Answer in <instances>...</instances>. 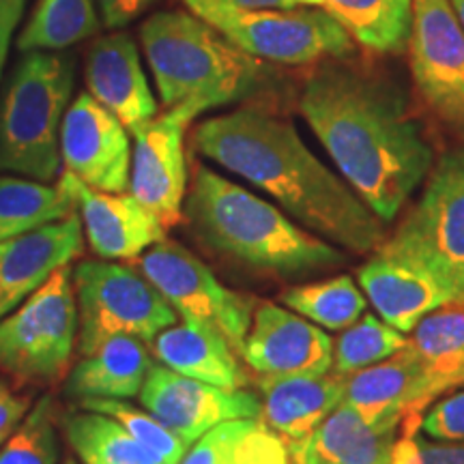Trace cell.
Segmentation results:
<instances>
[{
	"label": "cell",
	"instance_id": "6da1fadb",
	"mask_svg": "<svg viewBox=\"0 0 464 464\" xmlns=\"http://www.w3.org/2000/svg\"><path fill=\"white\" fill-rule=\"evenodd\" d=\"M301 114L353 191L390 224L432 170L434 150L396 86L324 67L307 80Z\"/></svg>",
	"mask_w": 464,
	"mask_h": 464
},
{
	"label": "cell",
	"instance_id": "d4e9b609",
	"mask_svg": "<svg viewBox=\"0 0 464 464\" xmlns=\"http://www.w3.org/2000/svg\"><path fill=\"white\" fill-rule=\"evenodd\" d=\"M69 448L84 464H168L112 417L75 411L61 420Z\"/></svg>",
	"mask_w": 464,
	"mask_h": 464
},
{
	"label": "cell",
	"instance_id": "277c9868",
	"mask_svg": "<svg viewBox=\"0 0 464 464\" xmlns=\"http://www.w3.org/2000/svg\"><path fill=\"white\" fill-rule=\"evenodd\" d=\"M140 42L164 108H181L194 119L254 95L269 73L265 61L188 11L150 15L140 28Z\"/></svg>",
	"mask_w": 464,
	"mask_h": 464
},
{
	"label": "cell",
	"instance_id": "52a82bcc",
	"mask_svg": "<svg viewBox=\"0 0 464 464\" xmlns=\"http://www.w3.org/2000/svg\"><path fill=\"white\" fill-rule=\"evenodd\" d=\"M426 179L420 200L379 249L421 266L450 290L454 301H462L464 149L443 155Z\"/></svg>",
	"mask_w": 464,
	"mask_h": 464
},
{
	"label": "cell",
	"instance_id": "30bf717a",
	"mask_svg": "<svg viewBox=\"0 0 464 464\" xmlns=\"http://www.w3.org/2000/svg\"><path fill=\"white\" fill-rule=\"evenodd\" d=\"M138 266L185 323L219 334L241 357L256 310L252 299L219 284L213 271L179 243H155L138 256Z\"/></svg>",
	"mask_w": 464,
	"mask_h": 464
},
{
	"label": "cell",
	"instance_id": "7a4b0ae2",
	"mask_svg": "<svg viewBox=\"0 0 464 464\" xmlns=\"http://www.w3.org/2000/svg\"><path fill=\"white\" fill-rule=\"evenodd\" d=\"M194 147L334 246L370 254L387 241L385 222L280 116L258 108L213 116L196 127Z\"/></svg>",
	"mask_w": 464,
	"mask_h": 464
},
{
	"label": "cell",
	"instance_id": "4dcf8cb0",
	"mask_svg": "<svg viewBox=\"0 0 464 464\" xmlns=\"http://www.w3.org/2000/svg\"><path fill=\"white\" fill-rule=\"evenodd\" d=\"M406 342H409L406 334L393 329L382 318L379 321L372 314H363L334 342L332 372L340 376L357 372L396 355L400 348L406 346Z\"/></svg>",
	"mask_w": 464,
	"mask_h": 464
},
{
	"label": "cell",
	"instance_id": "5b68a950",
	"mask_svg": "<svg viewBox=\"0 0 464 464\" xmlns=\"http://www.w3.org/2000/svg\"><path fill=\"white\" fill-rule=\"evenodd\" d=\"M72 86V63L48 52H26L0 106V168L44 183L56 177Z\"/></svg>",
	"mask_w": 464,
	"mask_h": 464
},
{
	"label": "cell",
	"instance_id": "e0dca14e",
	"mask_svg": "<svg viewBox=\"0 0 464 464\" xmlns=\"http://www.w3.org/2000/svg\"><path fill=\"white\" fill-rule=\"evenodd\" d=\"M58 185L75 200L86 239L97 256L106 260H131L166 239V228L131 194H110L92 189L63 172Z\"/></svg>",
	"mask_w": 464,
	"mask_h": 464
},
{
	"label": "cell",
	"instance_id": "3957f363",
	"mask_svg": "<svg viewBox=\"0 0 464 464\" xmlns=\"http://www.w3.org/2000/svg\"><path fill=\"white\" fill-rule=\"evenodd\" d=\"M183 211L216 252L263 274L312 276L346 263L334 243L299 228L271 202L205 166L196 168Z\"/></svg>",
	"mask_w": 464,
	"mask_h": 464
},
{
	"label": "cell",
	"instance_id": "8fae6325",
	"mask_svg": "<svg viewBox=\"0 0 464 464\" xmlns=\"http://www.w3.org/2000/svg\"><path fill=\"white\" fill-rule=\"evenodd\" d=\"M409 39L423 102L464 136V28L450 0H413Z\"/></svg>",
	"mask_w": 464,
	"mask_h": 464
},
{
	"label": "cell",
	"instance_id": "ee69618b",
	"mask_svg": "<svg viewBox=\"0 0 464 464\" xmlns=\"http://www.w3.org/2000/svg\"><path fill=\"white\" fill-rule=\"evenodd\" d=\"M65 464H78V462H75V460H67Z\"/></svg>",
	"mask_w": 464,
	"mask_h": 464
},
{
	"label": "cell",
	"instance_id": "74e56055",
	"mask_svg": "<svg viewBox=\"0 0 464 464\" xmlns=\"http://www.w3.org/2000/svg\"><path fill=\"white\" fill-rule=\"evenodd\" d=\"M28 409H31V398L17 396L7 382L0 379V445L24 421Z\"/></svg>",
	"mask_w": 464,
	"mask_h": 464
},
{
	"label": "cell",
	"instance_id": "7402d4cb",
	"mask_svg": "<svg viewBox=\"0 0 464 464\" xmlns=\"http://www.w3.org/2000/svg\"><path fill=\"white\" fill-rule=\"evenodd\" d=\"M346 376H280L260 379L263 420L286 443L304 440L344 400Z\"/></svg>",
	"mask_w": 464,
	"mask_h": 464
},
{
	"label": "cell",
	"instance_id": "ab89813d",
	"mask_svg": "<svg viewBox=\"0 0 464 464\" xmlns=\"http://www.w3.org/2000/svg\"><path fill=\"white\" fill-rule=\"evenodd\" d=\"M24 9L26 0H0V75H3L14 33L20 24Z\"/></svg>",
	"mask_w": 464,
	"mask_h": 464
},
{
	"label": "cell",
	"instance_id": "f546056e",
	"mask_svg": "<svg viewBox=\"0 0 464 464\" xmlns=\"http://www.w3.org/2000/svg\"><path fill=\"white\" fill-rule=\"evenodd\" d=\"M406 346L428 365L434 376V396L440 398V382L464 365V299L451 301L423 316L411 332Z\"/></svg>",
	"mask_w": 464,
	"mask_h": 464
},
{
	"label": "cell",
	"instance_id": "60d3db41",
	"mask_svg": "<svg viewBox=\"0 0 464 464\" xmlns=\"http://www.w3.org/2000/svg\"><path fill=\"white\" fill-rule=\"evenodd\" d=\"M232 7L241 9H301V7H321L323 0H222Z\"/></svg>",
	"mask_w": 464,
	"mask_h": 464
},
{
	"label": "cell",
	"instance_id": "f1b7e54d",
	"mask_svg": "<svg viewBox=\"0 0 464 464\" xmlns=\"http://www.w3.org/2000/svg\"><path fill=\"white\" fill-rule=\"evenodd\" d=\"M100 31L92 0H39L17 39V50H65Z\"/></svg>",
	"mask_w": 464,
	"mask_h": 464
},
{
	"label": "cell",
	"instance_id": "4316f807",
	"mask_svg": "<svg viewBox=\"0 0 464 464\" xmlns=\"http://www.w3.org/2000/svg\"><path fill=\"white\" fill-rule=\"evenodd\" d=\"M75 200L63 185L0 177V241L72 216Z\"/></svg>",
	"mask_w": 464,
	"mask_h": 464
},
{
	"label": "cell",
	"instance_id": "2e32d148",
	"mask_svg": "<svg viewBox=\"0 0 464 464\" xmlns=\"http://www.w3.org/2000/svg\"><path fill=\"white\" fill-rule=\"evenodd\" d=\"M415 434L406 415L365 417L340 402L304 440L286 443L295 464H390L398 439Z\"/></svg>",
	"mask_w": 464,
	"mask_h": 464
},
{
	"label": "cell",
	"instance_id": "484cf974",
	"mask_svg": "<svg viewBox=\"0 0 464 464\" xmlns=\"http://www.w3.org/2000/svg\"><path fill=\"white\" fill-rule=\"evenodd\" d=\"M323 9L374 52H402L411 37L413 0H323Z\"/></svg>",
	"mask_w": 464,
	"mask_h": 464
},
{
	"label": "cell",
	"instance_id": "ac0fdd59",
	"mask_svg": "<svg viewBox=\"0 0 464 464\" xmlns=\"http://www.w3.org/2000/svg\"><path fill=\"white\" fill-rule=\"evenodd\" d=\"M82 219L72 213L42 228L0 241V321L42 288L56 269L82 254Z\"/></svg>",
	"mask_w": 464,
	"mask_h": 464
},
{
	"label": "cell",
	"instance_id": "5bb4252c",
	"mask_svg": "<svg viewBox=\"0 0 464 464\" xmlns=\"http://www.w3.org/2000/svg\"><path fill=\"white\" fill-rule=\"evenodd\" d=\"M61 161L92 189L125 194L130 189L131 147L127 127L82 92L67 108L61 123Z\"/></svg>",
	"mask_w": 464,
	"mask_h": 464
},
{
	"label": "cell",
	"instance_id": "836d02e7",
	"mask_svg": "<svg viewBox=\"0 0 464 464\" xmlns=\"http://www.w3.org/2000/svg\"><path fill=\"white\" fill-rule=\"evenodd\" d=\"M286 440L260 420L249 421L224 464H288Z\"/></svg>",
	"mask_w": 464,
	"mask_h": 464
},
{
	"label": "cell",
	"instance_id": "ba28073f",
	"mask_svg": "<svg viewBox=\"0 0 464 464\" xmlns=\"http://www.w3.org/2000/svg\"><path fill=\"white\" fill-rule=\"evenodd\" d=\"M78 335V304L69 265L0 321V372L20 382L65 379Z\"/></svg>",
	"mask_w": 464,
	"mask_h": 464
},
{
	"label": "cell",
	"instance_id": "f35d334b",
	"mask_svg": "<svg viewBox=\"0 0 464 464\" xmlns=\"http://www.w3.org/2000/svg\"><path fill=\"white\" fill-rule=\"evenodd\" d=\"M103 24L108 28H123L140 17L155 0H97Z\"/></svg>",
	"mask_w": 464,
	"mask_h": 464
},
{
	"label": "cell",
	"instance_id": "9c48e42d",
	"mask_svg": "<svg viewBox=\"0 0 464 464\" xmlns=\"http://www.w3.org/2000/svg\"><path fill=\"white\" fill-rule=\"evenodd\" d=\"M78 304V348L89 355L114 335L153 342L177 324L179 314L158 288L131 266L86 260L73 271Z\"/></svg>",
	"mask_w": 464,
	"mask_h": 464
},
{
	"label": "cell",
	"instance_id": "9a60e30c",
	"mask_svg": "<svg viewBox=\"0 0 464 464\" xmlns=\"http://www.w3.org/2000/svg\"><path fill=\"white\" fill-rule=\"evenodd\" d=\"M241 357L260 379L321 376L332 372L334 340L297 312L260 304L254 310Z\"/></svg>",
	"mask_w": 464,
	"mask_h": 464
},
{
	"label": "cell",
	"instance_id": "603a6c76",
	"mask_svg": "<svg viewBox=\"0 0 464 464\" xmlns=\"http://www.w3.org/2000/svg\"><path fill=\"white\" fill-rule=\"evenodd\" d=\"M150 344L155 357L174 372L222 390H241L246 385L239 355L211 329L194 323L172 324L155 335Z\"/></svg>",
	"mask_w": 464,
	"mask_h": 464
},
{
	"label": "cell",
	"instance_id": "7bdbcfd3",
	"mask_svg": "<svg viewBox=\"0 0 464 464\" xmlns=\"http://www.w3.org/2000/svg\"><path fill=\"white\" fill-rule=\"evenodd\" d=\"M451 7H454L458 20H460V24L464 28V0H450Z\"/></svg>",
	"mask_w": 464,
	"mask_h": 464
},
{
	"label": "cell",
	"instance_id": "cb8c5ba5",
	"mask_svg": "<svg viewBox=\"0 0 464 464\" xmlns=\"http://www.w3.org/2000/svg\"><path fill=\"white\" fill-rule=\"evenodd\" d=\"M150 368L147 342L133 335H114L75 363L67 379V393L78 400L136 398Z\"/></svg>",
	"mask_w": 464,
	"mask_h": 464
},
{
	"label": "cell",
	"instance_id": "b9f144b4",
	"mask_svg": "<svg viewBox=\"0 0 464 464\" xmlns=\"http://www.w3.org/2000/svg\"><path fill=\"white\" fill-rule=\"evenodd\" d=\"M456 387H464V365H460V368L454 370V372L445 376L443 382H440V396H443L445 392L456 390Z\"/></svg>",
	"mask_w": 464,
	"mask_h": 464
},
{
	"label": "cell",
	"instance_id": "8992f818",
	"mask_svg": "<svg viewBox=\"0 0 464 464\" xmlns=\"http://www.w3.org/2000/svg\"><path fill=\"white\" fill-rule=\"evenodd\" d=\"M191 14L265 63L310 65L323 58H344L355 39L321 7L241 9L222 0H183Z\"/></svg>",
	"mask_w": 464,
	"mask_h": 464
},
{
	"label": "cell",
	"instance_id": "d6a6232c",
	"mask_svg": "<svg viewBox=\"0 0 464 464\" xmlns=\"http://www.w3.org/2000/svg\"><path fill=\"white\" fill-rule=\"evenodd\" d=\"M58 454L54 402L50 396H44L0 445V464H56Z\"/></svg>",
	"mask_w": 464,
	"mask_h": 464
},
{
	"label": "cell",
	"instance_id": "4fadbf2b",
	"mask_svg": "<svg viewBox=\"0 0 464 464\" xmlns=\"http://www.w3.org/2000/svg\"><path fill=\"white\" fill-rule=\"evenodd\" d=\"M138 396L150 415L158 417L188 445L196 443L219 423L258 420L263 411V404L254 393L222 390L174 372L166 365H153L149 370Z\"/></svg>",
	"mask_w": 464,
	"mask_h": 464
},
{
	"label": "cell",
	"instance_id": "d6986e66",
	"mask_svg": "<svg viewBox=\"0 0 464 464\" xmlns=\"http://www.w3.org/2000/svg\"><path fill=\"white\" fill-rule=\"evenodd\" d=\"M432 400H437L432 372L409 346H404L396 355L348 374L342 402L372 420L406 415L415 428Z\"/></svg>",
	"mask_w": 464,
	"mask_h": 464
},
{
	"label": "cell",
	"instance_id": "7c38bea8",
	"mask_svg": "<svg viewBox=\"0 0 464 464\" xmlns=\"http://www.w3.org/2000/svg\"><path fill=\"white\" fill-rule=\"evenodd\" d=\"M194 116L181 108L166 110L133 131L130 194L160 219L164 228H174L183 219L188 191L185 130Z\"/></svg>",
	"mask_w": 464,
	"mask_h": 464
},
{
	"label": "cell",
	"instance_id": "1f68e13d",
	"mask_svg": "<svg viewBox=\"0 0 464 464\" xmlns=\"http://www.w3.org/2000/svg\"><path fill=\"white\" fill-rule=\"evenodd\" d=\"M78 402L86 411H95V413L112 417L133 439L140 440L149 450H153L168 464H179L183 460V456L188 454L189 445L183 439H179L170 428H166L158 417L150 415L147 409L140 411L119 398H82Z\"/></svg>",
	"mask_w": 464,
	"mask_h": 464
},
{
	"label": "cell",
	"instance_id": "ffe728a7",
	"mask_svg": "<svg viewBox=\"0 0 464 464\" xmlns=\"http://www.w3.org/2000/svg\"><path fill=\"white\" fill-rule=\"evenodd\" d=\"M89 92L116 119L136 131L158 116V102L144 75L136 42L127 33L97 39L86 61Z\"/></svg>",
	"mask_w": 464,
	"mask_h": 464
},
{
	"label": "cell",
	"instance_id": "8d00e7d4",
	"mask_svg": "<svg viewBox=\"0 0 464 464\" xmlns=\"http://www.w3.org/2000/svg\"><path fill=\"white\" fill-rule=\"evenodd\" d=\"M421 432L434 440H464V387L451 396L437 398L423 411Z\"/></svg>",
	"mask_w": 464,
	"mask_h": 464
},
{
	"label": "cell",
	"instance_id": "83f0119b",
	"mask_svg": "<svg viewBox=\"0 0 464 464\" xmlns=\"http://www.w3.org/2000/svg\"><path fill=\"white\" fill-rule=\"evenodd\" d=\"M280 301L288 310L329 332H344L355 324L368 305L362 290L348 276L290 286L282 290Z\"/></svg>",
	"mask_w": 464,
	"mask_h": 464
},
{
	"label": "cell",
	"instance_id": "d590c367",
	"mask_svg": "<svg viewBox=\"0 0 464 464\" xmlns=\"http://www.w3.org/2000/svg\"><path fill=\"white\" fill-rule=\"evenodd\" d=\"M249 421L252 420H230L211 428L196 443H191L188 454L179 464H224L237 440L247 430Z\"/></svg>",
	"mask_w": 464,
	"mask_h": 464
},
{
	"label": "cell",
	"instance_id": "e575fe53",
	"mask_svg": "<svg viewBox=\"0 0 464 464\" xmlns=\"http://www.w3.org/2000/svg\"><path fill=\"white\" fill-rule=\"evenodd\" d=\"M390 464H464V440H426L420 434L400 437Z\"/></svg>",
	"mask_w": 464,
	"mask_h": 464
},
{
	"label": "cell",
	"instance_id": "44dd1931",
	"mask_svg": "<svg viewBox=\"0 0 464 464\" xmlns=\"http://www.w3.org/2000/svg\"><path fill=\"white\" fill-rule=\"evenodd\" d=\"M357 277L382 321L402 334H411L423 316L454 301L450 290L421 266L393 258L381 249L359 269Z\"/></svg>",
	"mask_w": 464,
	"mask_h": 464
}]
</instances>
